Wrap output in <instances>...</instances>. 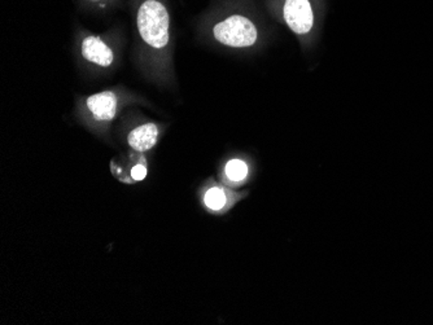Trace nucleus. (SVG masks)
I'll list each match as a JSON object with an SVG mask.
<instances>
[{"label": "nucleus", "instance_id": "obj_1", "mask_svg": "<svg viewBox=\"0 0 433 325\" xmlns=\"http://www.w3.org/2000/svg\"><path fill=\"white\" fill-rule=\"evenodd\" d=\"M139 36L153 50H163L170 39V17L160 0H144L136 14Z\"/></svg>", "mask_w": 433, "mask_h": 325}, {"label": "nucleus", "instance_id": "obj_2", "mask_svg": "<svg viewBox=\"0 0 433 325\" xmlns=\"http://www.w3.org/2000/svg\"><path fill=\"white\" fill-rule=\"evenodd\" d=\"M213 36L223 46L233 48L252 47L258 39L255 24L240 14H233L213 28Z\"/></svg>", "mask_w": 433, "mask_h": 325}, {"label": "nucleus", "instance_id": "obj_3", "mask_svg": "<svg viewBox=\"0 0 433 325\" xmlns=\"http://www.w3.org/2000/svg\"><path fill=\"white\" fill-rule=\"evenodd\" d=\"M283 19L297 36H305L314 26V12L310 0H285Z\"/></svg>", "mask_w": 433, "mask_h": 325}, {"label": "nucleus", "instance_id": "obj_4", "mask_svg": "<svg viewBox=\"0 0 433 325\" xmlns=\"http://www.w3.org/2000/svg\"><path fill=\"white\" fill-rule=\"evenodd\" d=\"M86 105L95 120L99 122H111L117 113L118 100L114 92H99L90 96L86 101Z\"/></svg>", "mask_w": 433, "mask_h": 325}, {"label": "nucleus", "instance_id": "obj_5", "mask_svg": "<svg viewBox=\"0 0 433 325\" xmlns=\"http://www.w3.org/2000/svg\"><path fill=\"white\" fill-rule=\"evenodd\" d=\"M81 51L82 56L93 64L99 65L103 68H108L113 64V51L111 50L99 36H86L82 41Z\"/></svg>", "mask_w": 433, "mask_h": 325}, {"label": "nucleus", "instance_id": "obj_6", "mask_svg": "<svg viewBox=\"0 0 433 325\" xmlns=\"http://www.w3.org/2000/svg\"><path fill=\"white\" fill-rule=\"evenodd\" d=\"M158 139V128L155 123H144L134 128L128 136V145L131 148L144 153L156 145Z\"/></svg>", "mask_w": 433, "mask_h": 325}, {"label": "nucleus", "instance_id": "obj_7", "mask_svg": "<svg viewBox=\"0 0 433 325\" xmlns=\"http://www.w3.org/2000/svg\"><path fill=\"white\" fill-rule=\"evenodd\" d=\"M228 196L226 191L220 187H212L206 191L204 204L212 212H220L228 205Z\"/></svg>", "mask_w": 433, "mask_h": 325}, {"label": "nucleus", "instance_id": "obj_8", "mask_svg": "<svg viewBox=\"0 0 433 325\" xmlns=\"http://www.w3.org/2000/svg\"><path fill=\"white\" fill-rule=\"evenodd\" d=\"M225 174L230 182L233 183H242L247 177H248L249 167L247 162H244L243 160L234 158L231 161L226 163L225 167Z\"/></svg>", "mask_w": 433, "mask_h": 325}, {"label": "nucleus", "instance_id": "obj_9", "mask_svg": "<svg viewBox=\"0 0 433 325\" xmlns=\"http://www.w3.org/2000/svg\"><path fill=\"white\" fill-rule=\"evenodd\" d=\"M147 177V165L146 162L138 163L131 170V180L133 182H142Z\"/></svg>", "mask_w": 433, "mask_h": 325}]
</instances>
